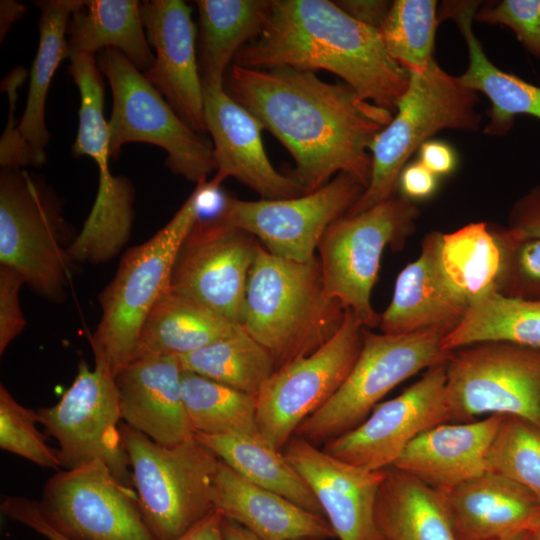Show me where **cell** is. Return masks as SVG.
<instances>
[{"label": "cell", "mask_w": 540, "mask_h": 540, "mask_svg": "<svg viewBox=\"0 0 540 540\" xmlns=\"http://www.w3.org/2000/svg\"><path fill=\"white\" fill-rule=\"evenodd\" d=\"M26 10V6L16 1L2 0L0 2L1 41L6 36L11 26L25 14Z\"/></svg>", "instance_id": "51"}, {"label": "cell", "mask_w": 540, "mask_h": 540, "mask_svg": "<svg viewBox=\"0 0 540 540\" xmlns=\"http://www.w3.org/2000/svg\"><path fill=\"white\" fill-rule=\"evenodd\" d=\"M83 0H42L35 5L41 10L39 45L30 70L29 90L25 111L17 126L18 133L28 145L32 165L46 162L45 148L49 133L45 123V103L49 86L59 64L69 58L66 40L71 15Z\"/></svg>", "instance_id": "30"}, {"label": "cell", "mask_w": 540, "mask_h": 540, "mask_svg": "<svg viewBox=\"0 0 540 540\" xmlns=\"http://www.w3.org/2000/svg\"><path fill=\"white\" fill-rule=\"evenodd\" d=\"M36 413L38 423L58 443L61 468L100 460L119 481L133 488L121 431L119 393L107 366L95 362L91 370L85 361L80 362L60 400Z\"/></svg>", "instance_id": "13"}, {"label": "cell", "mask_w": 540, "mask_h": 540, "mask_svg": "<svg viewBox=\"0 0 540 540\" xmlns=\"http://www.w3.org/2000/svg\"><path fill=\"white\" fill-rule=\"evenodd\" d=\"M375 521L384 540H459L442 493L393 466L377 494Z\"/></svg>", "instance_id": "28"}, {"label": "cell", "mask_w": 540, "mask_h": 540, "mask_svg": "<svg viewBox=\"0 0 540 540\" xmlns=\"http://www.w3.org/2000/svg\"><path fill=\"white\" fill-rule=\"evenodd\" d=\"M177 356L133 360L115 375L122 420L163 446H175L195 437L185 410Z\"/></svg>", "instance_id": "22"}, {"label": "cell", "mask_w": 540, "mask_h": 540, "mask_svg": "<svg viewBox=\"0 0 540 540\" xmlns=\"http://www.w3.org/2000/svg\"><path fill=\"white\" fill-rule=\"evenodd\" d=\"M71 54H91L113 48L121 51L142 73L155 60L136 0L84 1L67 26Z\"/></svg>", "instance_id": "31"}, {"label": "cell", "mask_w": 540, "mask_h": 540, "mask_svg": "<svg viewBox=\"0 0 540 540\" xmlns=\"http://www.w3.org/2000/svg\"><path fill=\"white\" fill-rule=\"evenodd\" d=\"M353 19L379 29L386 19L392 2L386 0H341L334 1Z\"/></svg>", "instance_id": "49"}, {"label": "cell", "mask_w": 540, "mask_h": 540, "mask_svg": "<svg viewBox=\"0 0 540 540\" xmlns=\"http://www.w3.org/2000/svg\"><path fill=\"white\" fill-rule=\"evenodd\" d=\"M503 417L436 425L418 435L393 467L438 491L450 490L487 471L488 451Z\"/></svg>", "instance_id": "24"}, {"label": "cell", "mask_w": 540, "mask_h": 540, "mask_svg": "<svg viewBox=\"0 0 540 540\" xmlns=\"http://www.w3.org/2000/svg\"><path fill=\"white\" fill-rule=\"evenodd\" d=\"M26 75V70L18 67L2 82V89L9 97V117L0 141V164L3 168L21 169V167L32 165L30 149L15 127L14 115L18 88L26 79Z\"/></svg>", "instance_id": "43"}, {"label": "cell", "mask_w": 540, "mask_h": 540, "mask_svg": "<svg viewBox=\"0 0 540 540\" xmlns=\"http://www.w3.org/2000/svg\"><path fill=\"white\" fill-rule=\"evenodd\" d=\"M445 332L426 329L389 335L365 332L361 351L336 393L297 428L294 436L314 445L361 424L393 388L425 368L444 363Z\"/></svg>", "instance_id": "7"}, {"label": "cell", "mask_w": 540, "mask_h": 540, "mask_svg": "<svg viewBox=\"0 0 540 540\" xmlns=\"http://www.w3.org/2000/svg\"><path fill=\"white\" fill-rule=\"evenodd\" d=\"M259 242L217 220H196L176 257L169 290L240 325Z\"/></svg>", "instance_id": "17"}, {"label": "cell", "mask_w": 540, "mask_h": 540, "mask_svg": "<svg viewBox=\"0 0 540 540\" xmlns=\"http://www.w3.org/2000/svg\"><path fill=\"white\" fill-rule=\"evenodd\" d=\"M439 23L437 1L395 0L378 32L397 64L408 72L420 71L435 61Z\"/></svg>", "instance_id": "38"}, {"label": "cell", "mask_w": 540, "mask_h": 540, "mask_svg": "<svg viewBox=\"0 0 540 540\" xmlns=\"http://www.w3.org/2000/svg\"><path fill=\"white\" fill-rule=\"evenodd\" d=\"M506 250L498 292L525 300H540V239L524 238L501 228Z\"/></svg>", "instance_id": "41"}, {"label": "cell", "mask_w": 540, "mask_h": 540, "mask_svg": "<svg viewBox=\"0 0 540 540\" xmlns=\"http://www.w3.org/2000/svg\"><path fill=\"white\" fill-rule=\"evenodd\" d=\"M226 92L249 110L289 151V174L310 193L339 173L366 189L372 171L369 146L393 113L361 98L343 83L287 66L266 69L233 64Z\"/></svg>", "instance_id": "1"}, {"label": "cell", "mask_w": 540, "mask_h": 540, "mask_svg": "<svg viewBox=\"0 0 540 540\" xmlns=\"http://www.w3.org/2000/svg\"><path fill=\"white\" fill-rule=\"evenodd\" d=\"M24 278L16 270L0 267V354L19 336L26 326L19 301Z\"/></svg>", "instance_id": "44"}, {"label": "cell", "mask_w": 540, "mask_h": 540, "mask_svg": "<svg viewBox=\"0 0 540 540\" xmlns=\"http://www.w3.org/2000/svg\"><path fill=\"white\" fill-rule=\"evenodd\" d=\"M439 258L444 274L468 304L498 291L506 261L501 228L472 222L440 232Z\"/></svg>", "instance_id": "33"}, {"label": "cell", "mask_w": 540, "mask_h": 540, "mask_svg": "<svg viewBox=\"0 0 540 540\" xmlns=\"http://www.w3.org/2000/svg\"><path fill=\"white\" fill-rule=\"evenodd\" d=\"M419 209L393 196L357 215L331 224L318 245L325 292L351 311L364 327H376L380 315L371 304L383 252L402 247L413 233Z\"/></svg>", "instance_id": "9"}, {"label": "cell", "mask_w": 540, "mask_h": 540, "mask_svg": "<svg viewBox=\"0 0 540 540\" xmlns=\"http://www.w3.org/2000/svg\"><path fill=\"white\" fill-rule=\"evenodd\" d=\"M204 117L211 134L218 173L234 177L263 199L306 194L289 175L279 173L267 157L261 122L223 87L203 85Z\"/></svg>", "instance_id": "21"}, {"label": "cell", "mask_w": 540, "mask_h": 540, "mask_svg": "<svg viewBox=\"0 0 540 540\" xmlns=\"http://www.w3.org/2000/svg\"><path fill=\"white\" fill-rule=\"evenodd\" d=\"M484 342H505L540 349V300H525L490 291L473 300L457 326L442 340V349Z\"/></svg>", "instance_id": "35"}, {"label": "cell", "mask_w": 540, "mask_h": 540, "mask_svg": "<svg viewBox=\"0 0 540 540\" xmlns=\"http://www.w3.org/2000/svg\"><path fill=\"white\" fill-rule=\"evenodd\" d=\"M222 520L223 516L213 510L189 530L173 540H224Z\"/></svg>", "instance_id": "50"}, {"label": "cell", "mask_w": 540, "mask_h": 540, "mask_svg": "<svg viewBox=\"0 0 540 540\" xmlns=\"http://www.w3.org/2000/svg\"><path fill=\"white\" fill-rule=\"evenodd\" d=\"M446 422H450V411L444 362L428 368L401 394L379 403L361 424L322 449L355 466L384 470L418 435Z\"/></svg>", "instance_id": "18"}, {"label": "cell", "mask_w": 540, "mask_h": 540, "mask_svg": "<svg viewBox=\"0 0 540 540\" xmlns=\"http://www.w3.org/2000/svg\"><path fill=\"white\" fill-rule=\"evenodd\" d=\"M364 190L357 179L339 173L298 197L248 201L226 196L215 220L247 232L277 257L308 262L316 258L328 227L346 215Z\"/></svg>", "instance_id": "16"}, {"label": "cell", "mask_w": 540, "mask_h": 540, "mask_svg": "<svg viewBox=\"0 0 540 540\" xmlns=\"http://www.w3.org/2000/svg\"><path fill=\"white\" fill-rule=\"evenodd\" d=\"M282 452L311 488L335 538L384 540L375 503L386 469L371 471L344 462L296 436Z\"/></svg>", "instance_id": "19"}, {"label": "cell", "mask_w": 540, "mask_h": 540, "mask_svg": "<svg viewBox=\"0 0 540 540\" xmlns=\"http://www.w3.org/2000/svg\"><path fill=\"white\" fill-rule=\"evenodd\" d=\"M181 391L195 434L260 436L255 395L184 370Z\"/></svg>", "instance_id": "37"}, {"label": "cell", "mask_w": 540, "mask_h": 540, "mask_svg": "<svg viewBox=\"0 0 540 540\" xmlns=\"http://www.w3.org/2000/svg\"><path fill=\"white\" fill-rule=\"evenodd\" d=\"M197 218L195 188L163 228L126 251L114 278L99 295L101 319L90 343L95 362L103 363L114 376L134 360L142 326L169 290L176 257Z\"/></svg>", "instance_id": "5"}, {"label": "cell", "mask_w": 540, "mask_h": 540, "mask_svg": "<svg viewBox=\"0 0 540 540\" xmlns=\"http://www.w3.org/2000/svg\"><path fill=\"white\" fill-rule=\"evenodd\" d=\"M450 422L513 416L540 428V349L484 342L445 360Z\"/></svg>", "instance_id": "12"}, {"label": "cell", "mask_w": 540, "mask_h": 540, "mask_svg": "<svg viewBox=\"0 0 540 540\" xmlns=\"http://www.w3.org/2000/svg\"><path fill=\"white\" fill-rule=\"evenodd\" d=\"M480 6V1H444L438 9V19L439 22L453 20L465 40L469 62L458 76L459 81L490 100L491 107L486 111L488 123L483 132L504 136L512 129L518 115L540 120V86L501 70L487 57L472 27Z\"/></svg>", "instance_id": "27"}, {"label": "cell", "mask_w": 540, "mask_h": 540, "mask_svg": "<svg viewBox=\"0 0 540 540\" xmlns=\"http://www.w3.org/2000/svg\"><path fill=\"white\" fill-rule=\"evenodd\" d=\"M80 93L79 126L72 152L89 156L98 167L99 185L84 225L70 243L73 262L100 264L113 259L129 240L134 218V189L109 168V132L104 117V82L96 60L75 58L68 70Z\"/></svg>", "instance_id": "11"}, {"label": "cell", "mask_w": 540, "mask_h": 540, "mask_svg": "<svg viewBox=\"0 0 540 540\" xmlns=\"http://www.w3.org/2000/svg\"><path fill=\"white\" fill-rule=\"evenodd\" d=\"M182 369L255 395L276 371L268 351L241 326L231 335L179 357Z\"/></svg>", "instance_id": "36"}, {"label": "cell", "mask_w": 540, "mask_h": 540, "mask_svg": "<svg viewBox=\"0 0 540 540\" xmlns=\"http://www.w3.org/2000/svg\"><path fill=\"white\" fill-rule=\"evenodd\" d=\"M508 228L521 237L540 239V185L514 202L509 212Z\"/></svg>", "instance_id": "46"}, {"label": "cell", "mask_w": 540, "mask_h": 540, "mask_svg": "<svg viewBox=\"0 0 540 540\" xmlns=\"http://www.w3.org/2000/svg\"><path fill=\"white\" fill-rule=\"evenodd\" d=\"M4 515L48 540H70L56 531L42 516L38 501L21 496H6L0 505Z\"/></svg>", "instance_id": "45"}, {"label": "cell", "mask_w": 540, "mask_h": 540, "mask_svg": "<svg viewBox=\"0 0 540 540\" xmlns=\"http://www.w3.org/2000/svg\"><path fill=\"white\" fill-rule=\"evenodd\" d=\"M222 531L224 540H260L238 523L223 517Z\"/></svg>", "instance_id": "52"}, {"label": "cell", "mask_w": 540, "mask_h": 540, "mask_svg": "<svg viewBox=\"0 0 540 540\" xmlns=\"http://www.w3.org/2000/svg\"><path fill=\"white\" fill-rule=\"evenodd\" d=\"M417 152L418 161L437 177L453 173L458 165L455 149L443 140L430 139Z\"/></svg>", "instance_id": "48"}, {"label": "cell", "mask_w": 540, "mask_h": 540, "mask_svg": "<svg viewBox=\"0 0 540 540\" xmlns=\"http://www.w3.org/2000/svg\"><path fill=\"white\" fill-rule=\"evenodd\" d=\"M474 21L509 28L523 47L540 59V0H501L481 4Z\"/></svg>", "instance_id": "42"}, {"label": "cell", "mask_w": 540, "mask_h": 540, "mask_svg": "<svg viewBox=\"0 0 540 540\" xmlns=\"http://www.w3.org/2000/svg\"><path fill=\"white\" fill-rule=\"evenodd\" d=\"M195 438L248 481L325 518L306 481L283 452L268 445L260 436L196 433Z\"/></svg>", "instance_id": "34"}, {"label": "cell", "mask_w": 540, "mask_h": 540, "mask_svg": "<svg viewBox=\"0 0 540 540\" xmlns=\"http://www.w3.org/2000/svg\"><path fill=\"white\" fill-rule=\"evenodd\" d=\"M198 66L203 85L223 87L238 51L260 33L270 0H197Z\"/></svg>", "instance_id": "32"}, {"label": "cell", "mask_w": 540, "mask_h": 540, "mask_svg": "<svg viewBox=\"0 0 540 540\" xmlns=\"http://www.w3.org/2000/svg\"><path fill=\"white\" fill-rule=\"evenodd\" d=\"M441 493L459 540H498L540 525L538 499L491 471Z\"/></svg>", "instance_id": "25"}, {"label": "cell", "mask_w": 540, "mask_h": 540, "mask_svg": "<svg viewBox=\"0 0 540 540\" xmlns=\"http://www.w3.org/2000/svg\"><path fill=\"white\" fill-rule=\"evenodd\" d=\"M38 505L47 523L70 540H157L135 490L100 460L57 471Z\"/></svg>", "instance_id": "15"}, {"label": "cell", "mask_w": 540, "mask_h": 540, "mask_svg": "<svg viewBox=\"0 0 540 540\" xmlns=\"http://www.w3.org/2000/svg\"><path fill=\"white\" fill-rule=\"evenodd\" d=\"M535 540H540V525L534 530Z\"/></svg>", "instance_id": "54"}, {"label": "cell", "mask_w": 540, "mask_h": 540, "mask_svg": "<svg viewBox=\"0 0 540 540\" xmlns=\"http://www.w3.org/2000/svg\"><path fill=\"white\" fill-rule=\"evenodd\" d=\"M145 33L156 55L144 72L177 115L194 131L207 132L192 8L182 0L140 2Z\"/></svg>", "instance_id": "20"}, {"label": "cell", "mask_w": 540, "mask_h": 540, "mask_svg": "<svg viewBox=\"0 0 540 540\" xmlns=\"http://www.w3.org/2000/svg\"><path fill=\"white\" fill-rule=\"evenodd\" d=\"M364 328L346 310L330 340L274 372L256 396L257 425L263 441L282 452L300 424L336 393L358 358Z\"/></svg>", "instance_id": "14"}, {"label": "cell", "mask_w": 540, "mask_h": 540, "mask_svg": "<svg viewBox=\"0 0 540 540\" xmlns=\"http://www.w3.org/2000/svg\"><path fill=\"white\" fill-rule=\"evenodd\" d=\"M498 540H535V537L534 531H524Z\"/></svg>", "instance_id": "53"}, {"label": "cell", "mask_w": 540, "mask_h": 540, "mask_svg": "<svg viewBox=\"0 0 540 540\" xmlns=\"http://www.w3.org/2000/svg\"><path fill=\"white\" fill-rule=\"evenodd\" d=\"M438 178L417 160L404 166L397 190L400 196L412 202L426 200L438 189Z\"/></svg>", "instance_id": "47"}, {"label": "cell", "mask_w": 540, "mask_h": 540, "mask_svg": "<svg viewBox=\"0 0 540 540\" xmlns=\"http://www.w3.org/2000/svg\"><path fill=\"white\" fill-rule=\"evenodd\" d=\"M36 410L20 404L0 385V448L40 467L61 468L58 449L48 445L37 429Z\"/></svg>", "instance_id": "40"}, {"label": "cell", "mask_w": 540, "mask_h": 540, "mask_svg": "<svg viewBox=\"0 0 540 540\" xmlns=\"http://www.w3.org/2000/svg\"><path fill=\"white\" fill-rule=\"evenodd\" d=\"M439 243L440 232L427 234L418 258L397 276L392 300L380 315L382 333L437 329L447 334L462 319L469 304L442 270Z\"/></svg>", "instance_id": "23"}, {"label": "cell", "mask_w": 540, "mask_h": 540, "mask_svg": "<svg viewBox=\"0 0 540 540\" xmlns=\"http://www.w3.org/2000/svg\"><path fill=\"white\" fill-rule=\"evenodd\" d=\"M239 327L207 307L168 290L157 300L142 326L134 360L180 357L233 334Z\"/></svg>", "instance_id": "29"}, {"label": "cell", "mask_w": 540, "mask_h": 540, "mask_svg": "<svg viewBox=\"0 0 540 540\" xmlns=\"http://www.w3.org/2000/svg\"><path fill=\"white\" fill-rule=\"evenodd\" d=\"M487 471L514 481L540 502V428L504 416L488 451Z\"/></svg>", "instance_id": "39"}, {"label": "cell", "mask_w": 540, "mask_h": 540, "mask_svg": "<svg viewBox=\"0 0 540 540\" xmlns=\"http://www.w3.org/2000/svg\"><path fill=\"white\" fill-rule=\"evenodd\" d=\"M234 64L326 70L393 114L409 82L378 30L328 0H270L260 33L238 51Z\"/></svg>", "instance_id": "2"}, {"label": "cell", "mask_w": 540, "mask_h": 540, "mask_svg": "<svg viewBox=\"0 0 540 540\" xmlns=\"http://www.w3.org/2000/svg\"><path fill=\"white\" fill-rule=\"evenodd\" d=\"M121 431L139 507L157 540H173L214 510L220 459L210 449L195 437L168 447L126 424Z\"/></svg>", "instance_id": "6"}, {"label": "cell", "mask_w": 540, "mask_h": 540, "mask_svg": "<svg viewBox=\"0 0 540 540\" xmlns=\"http://www.w3.org/2000/svg\"><path fill=\"white\" fill-rule=\"evenodd\" d=\"M215 511L260 540H329L335 534L328 521L285 497L248 481L219 462L212 485Z\"/></svg>", "instance_id": "26"}, {"label": "cell", "mask_w": 540, "mask_h": 540, "mask_svg": "<svg viewBox=\"0 0 540 540\" xmlns=\"http://www.w3.org/2000/svg\"><path fill=\"white\" fill-rule=\"evenodd\" d=\"M96 62L113 96L110 157L116 159L126 143H149L167 152L171 172L196 185L206 181L216 170L212 141L190 128L121 51L104 49Z\"/></svg>", "instance_id": "8"}, {"label": "cell", "mask_w": 540, "mask_h": 540, "mask_svg": "<svg viewBox=\"0 0 540 540\" xmlns=\"http://www.w3.org/2000/svg\"><path fill=\"white\" fill-rule=\"evenodd\" d=\"M60 206L43 182L22 169L0 174V263L43 298L60 302L72 263Z\"/></svg>", "instance_id": "10"}, {"label": "cell", "mask_w": 540, "mask_h": 540, "mask_svg": "<svg viewBox=\"0 0 540 540\" xmlns=\"http://www.w3.org/2000/svg\"><path fill=\"white\" fill-rule=\"evenodd\" d=\"M407 89L392 120L372 140L370 181L345 216L357 215L396 195L398 179L409 158L445 129L477 132L483 117L479 95L434 61L411 71Z\"/></svg>", "instance_id": "4"}, {"label": "cell", "mask_w": 540, "mask_h": 540, "mask_svg": "<svg viewBox=\"0 0 540 540\" xmlns=\"http://www.w3.org/2000/svg\"><path fill=\"white\" fill-rule=\"evenodd\" d=\"M345 312L325 292L319 259L287 260L259 244L248 277L241 327L268 351L276 370L330 340Z\"/></svg>", "instance_id": "3"}]
</instances>
